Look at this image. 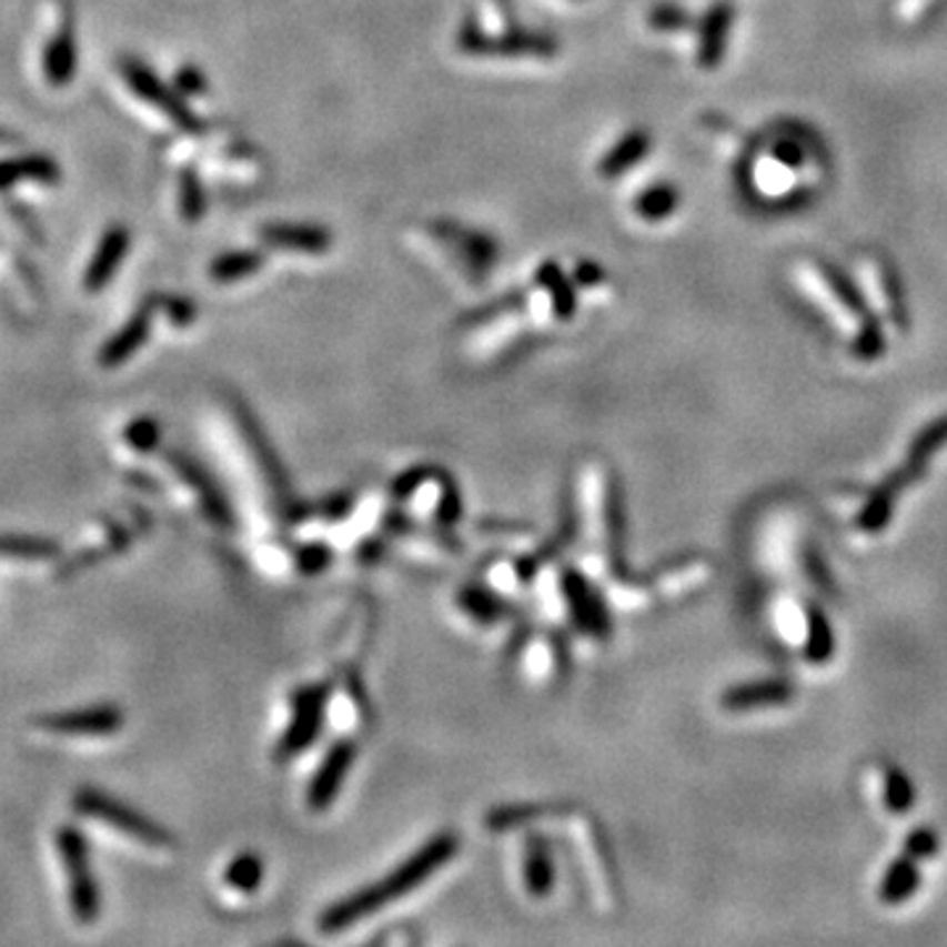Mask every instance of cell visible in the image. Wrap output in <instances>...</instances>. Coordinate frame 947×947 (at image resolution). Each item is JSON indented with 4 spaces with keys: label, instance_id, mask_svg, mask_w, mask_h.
I'll return each instance as SVG.
<instances>
[{
    "label": "cell",
    "instance_id": "1",
    "mask_svg": "<svg viewBox=\"0 0 947 947\" xmlns=\"http://www.w3.org/2000/svg\"><path fill=\"white\" fill-rule=\"evenodd\" d=\"M459 850V839L453 835H437L430 839V845L414 853L401 868H395L393 874H387L376 885L361 889L345 900H340L338 906H332L322 916V929L324 931H340L347 929L353 921L372 916L374 910L387 906V903L397 900V897L409 895L411 889H416L424 879H430L440 866H445L447 860L455 856Z\"/></svg>",
    "mask_w": 947,
    "mask_h": 947
},
{
    "label": "cell",
    "instance_id": "2",
    "mask_svg": "<svg viewBox=\"0 0 947 947\" xmlns=\"http://www.w3.org/2000/svg\"><path fill=\"white\" fill-rule=\"evenodd\" d=\"M459 51L466 56H487V59H553L558 53V40L547 32L522 30L511 24L503 34H490L469 17L459 30Z\"/></svg>",
    "mask_w": 947,
    "mask_h": 947
},
{
    "label": "cell",
    "instance_id": "3",
    "mask_svg": "<svg viewBox=\"0 0 947 947\" xmlns=\"http://www.w3.org/2000/svg\"><path fill=\"white\" fill-rule=\"evenodd\" d=\"M56 847L69 874V903L71 914L80 924H90L101 910V893H98L95 874L90 868L88 839L77 827L56 829Z\"/></svg>",
    "mask_w": 947,
    "mask_h": 947
},
{
    "label": "cell",
    "instance_id": "4",
    "mask_svg": "<svg viewBox=\"0 0 947 947\" xmlns=\"http://www.w3.org/2000/svg\"><path fill=\"white\" fill-rule=\"evenodd\" d=\"M119 71H121V77H124L127 88H130L134 95L140 98V101L151 103L159 111L167 113V117L172 119L182 132H188V134H203L205 132L203 119L198 117V113L192 111L188 103H184L182 92L177 88H169V84L163 82L151 67H145V63H142L140 59H132V56H127V59L119 61Z\"/></svg>",
    "mask_w": 947,
    "mask_h": 947
},
{
    "label": "cell",
    "instance_id": "5",
    "mask_svg": "<svg viewBox=\"0 0 947 947\" xmlns=\"http://www.w3.org/2000/svg\"><path fill=\"white\" fill-rule=\"evenodd\" d=\"M74 810L82 816L98 818L101 824H109V827L124 832V835L134 837L138 843L148 847L174 845V839L167 829H161L159 824H153L148 816H142L140 810L124 806V803H119L117 797L98 793V789H90V787L80 789V793L74 795Z\"/></svg>",
    "mask_w": 947,
    "mask_h": 947
},
{
    "label": "cell",
    "instance_id": "6",
    "mask_svg": "<svg viewBox=\"0 0 947 947\" xmlns=\"http://www.w3.org/2000/svg\"><path fill=\"white\" fill-rule=\"evenodd\" d=\"M430 230L434 238L443 242L447 251L459 259V263L466 269L474 282L487 280L490 269L495 266L497 255H501V245H497L493 234L472 230V226H464L459 222H447V219L434 222Z\"/></svg>",
    "mask_w": 947,
    "mask_h": 947
},
{
    "label": "cell",
    "instance_id": "7",
    "mask_svg": "<svg viewBox=\"0 0 947 947\" xmlns=\"http://www.w3.org/2000/svg\"><path fill=\"white\" fill-rule=\"evenodd\" d=\"M38 726L48 735L61 737H103L113 735L124 726V714L119 706L101 703V706L63 711V714H51L38 718Z\"/></svg>",
    "mask_w": 947,
    "mask_h": 947
},
{
    "label": "cell",
    "instance_id": "8",
    "mask_svg": "<svg viewBox=\"0 0 947 947\" xmlns=\"http://www.w3.org/2000/svg\"><path fill=\"white\" fill-rule=\"evenodd\" d=\"M326 695H330V687L326 685H311V687L298 689V695L293 697L295 718L293 724H290V729L284 732V739L280 747L282 756L301 753L313 743V739H316L319 729H322Z\"/></svg>",
    "mask_w": 947,
    "mask_h": 947
},
{
    "label": "cell",
    "instance_id": "9",
    "mask_svg": "<svg viewBox=\"0 0 947 947\" xmlns=\"http://www.w3.org/2000/svg\"><path fill=\"white\" fill-rule=\"evenodd\" d=\"M155 311L159 309H155L153 295L145 298V301L138 305V311L127 319V324L113 332L109 343H103L101 351H98V363H101L103 369H117L121 363L130 361L132 355L148 343V338H151Z\"/></svg>",
    "mask_w": 947,
    "mask_h": 947
},
{
    "label": "cell",
    "instance_id": "10",
    "mask_svg": "<svg viewBox=\"0 0 947 947\" xmlns=\"http://www.w3.org/2000/svg\"><path fill=\"white\" fill-rule=\"evenodd\" d=\"M130 245L132 234L124 224H111L109 230L103 232L88 269H84V290H88V293H101L103 288H109L113 274H117V269L121 266V261L130 253Z\"/></svg>",
    "mask_w": 947,
    "mask_h": 947
},
{
    "label": "cell",
    "instance_id": "11",
    "mask_svg": "<svg viewBox=\"0 0 947 947\" xmlns=\"http://www.w3.org/2000/svg\"><path fill=\"white\" fill-rule=\"evenodd\" d=\"M263 245L280 248V251H298L322 255L332 248V232L324 224H305V222H272L263 224L259 230Z\"/></svg>",
    "mask_w": 947,
    "mask_h": 947
},
{
    "label": "cell",
    "instance_id": "12",
    "mask_svg": "<svg viewBox=\"0 0 947 947\" xmlns=\"http://www.w3.org/2000/svg\"><path fill=\"white\" fill-rule=\"evenodd\" d=\"M353 756L355 753L351 743L334 745L332 750L326 753L324 764L319 766V772L309 787V806L313 810H324L334 800V795L343 787L347 768L353 764Z\"/></svg>",
    "mask_w": 947,
    "mask_h": 947
},
{
    "label": "cell",
    "instance_id": "13",
    "mask_svg": "<svg viewBox=\"0 0 947 947\" xmlns=\"http://www.w3.org/2000/svg\"><path fill=\"white\" fill-rule=\"evenodd\" d=\"M42 71H46V80L53 88H67L77 74V38L71 19H61V27L56 34L48 40L46 53H42Z\"/></svg>",
    "mask_w": 947,
    "mask_h": 947
},
{
    "label": "cell",
    "instance_id": "14",
    "mask_svg": "<svg viewBox=\"0 0 947 947\" xmlns=\"http://www.w3.org/2000/svg\"><path fill=\"white\" fill-rule=\"evenodd\" d=\"M19 182H42V184H59L61 167L56 159L46 153H24L11 155V159L0 161V192L11 190Z\"/></svg>",
    "mask_w": 947,
    "mask_h": 947
},
{
    "label": "cell",
    "instance_id": "15",
    "mask_svg": "<svg viewBox=\"0 0 947 947\" xmlns=\"http://www.w3.org/2000/svg\"><path fill=\"white\" fill-rule=\"evenodd\" d=\"M735 9L729 3H718L701 21V46H697V63L703 69H716L724 59L726 38H729Z\"/></svg>",
    "mask_w": 947,
    "mask_h": 947
},
{
    "label": "cell",
    "instance_id": "16",
    "mask_svg": "<svg viewBox=\"0 0 947 947\" xmlns=\"http://www.w3.org/2000/svg\"><path fill=\"white\" fill-rule=\"evenodd\" d=\"M647 153H651V134L645 130H632L603 155L601 163H597V172H601L603 180H616V177L629 172L632 167H637Z\"/></svg>",
    "mask_w": 947,
    "mask_h": 947
},
{
    "label": "cell",
    "instance_id": "17",
    "mask_svg": "<svg viewBox=\"0 0 947 947\" xmlns=\"http://www.w3.org/2000/svg\"><path fill=\"white\" fill-rule=\"evenodd\" d=\"M564 593H566V601L572 603L576 622L585 626V629L593 632V635H601L605 629V614H603L601 601H597V595L593 593V587H590L576 572H568L564 576Z\"/></svg>",
    "mask_w": 947,
    "mask_h": 947
},
{
    "label": "cell",
    "instance_id": "18",
    "mask_svg": "<svg viewBox=\"0 0 947 947\" xmlns=\"http://www.w3.org/2000/svg\"><path fill=\"white\" fill-rule=\"evenodd\" d=\"M534 280H537L540 288L545 290L547 295H551L553 311L558 319H572L576 311V288L574 280H568V274L564 269L558 266L555 261H543L540 263L537 274H534Z\"/></svg>",
    "mask_w": 947,
    "mask_h": 947
},
{
    "label": "cell",
    "instance_id": "19",
    "mask_svg": "<svg viewBox=\"0 0 947 947\" xmlns=\"http://www.w3.org/2000/svg\"><path fill=\"white\" fill-rule=\"evenodd\" d=\"M266 263V253L261 251H226L211 261L209 276L219 284H232L248 280Z\"/></svg>",
    "mask_w": 947,
    "mask_h": 947
},
{
    "label": "cell",
    "instance_id": "20",
    "mask_svg": "<svg viewBox=\"0 0 947 947\" xmlns=\"http://www.w3.org/2000/svg\"><path fill=\"white\" fill-rule=\"evenodd\" d=\"M63 553L56 540L32 537V534H0V555L24 561H53Z\"/></svg>",
    "mask_w": 947,
    "mask_h": 947
},
{
    "label": "cell",
    "instance_id": "21",
    "mask_svg": "<svg viewBox=\"0 0 947 947\" xmlns=\"http://www.w3.org/2000/svg\"><path fill=\"white\" fill-rule=\"evenodd\" d=\"M676 209H679V190L668 182L651 184L635 201L637 216H643L645 222H664Z\"/></svg>",
    "mask_w": 947,
    "mask_h": 947
},
{
    "label": "cell",
    "instance_id": "22",
    "mask_svg": "<svg viewBox=\"0 0 947 947\" xmlns=\"http://www.w3.org/2000/svg\"><path fill=\"white\" fill-rule=\"evenodd\" d=\"M526 887L534 897H545L553 889V864L551 853H547L545 843L540 837H532L530 853H526Z\"/></svg>",
    "mask_w": 947,
    "mask_h": 947
},
{
    "label": "cell",
    "instance_id": "23",
    "mask_svg": "<svg viewBox=\"0 0 947 947\" xmlns=\"http://www.w3.org/2000/svg\"><path fill=\"white\" fill-rule=\"evenodd\" d=\"M172 461H174L177 472H180L184 476V480H188L192 484V487H195L198 493H201V501L205 503V511H209V514L213 518H219V522H226V508H224L222 495H219L216 490L211 487L209 480H205V474L201 472V469H198L195 464H192V461H188L180 453H172Z\"/></svg>",
    "mask_w": 947,
    "mask_h": 947
},
{
    "label": "cell",
    "instance_id": "24",
    "mask_svg": "<svg viewBox=\"0 0 947 947\" xmlns=\"http://www.w3.org/2000/svg\"><path fill=\"white\" fill-rule=\"evenodd\" d=\"M822 274H824V280H827V284L832 288V293L837 295V301L843 303L847 311L856 313V316L864 319V322H868V319H872V311H868L864 295L858 293V288H856V284H853L850 276L843 274L835 266H829V263H822Z\"/></svg>",
    "mask_w": 947,
    "mask_h": 947
},
{
    "label": "cell",
    "instance_id": "25",
    "mask_svg": "<svg viewBox=\"0 0 947 947\" xmlns=\"http://www.w3.org/2000/svg\"><path fill=\"white\" fill-rule=\"evenodd\" d=\"M205 205L209 203H205V190H203L201 177H198L195 169L188 167L180 174V211L184 222L190 224L201 222L205 216Z\"/></svg>",
    "mask_w": 947,
    "mask_h": 947
},
{
    "label": "cell",
    "instance_id": "26",
    "mask_svg": "<svg viewBox=\"0 0 947 947\" xmlns=\"http://www.w3.org/2000/svg\"><path fill=\"white\" fill-rule=\"evenodd\" d=\"M263 879V864L255 853H242L230 864L224 874L226 887L238 889V893H255Z\"/></svg>",
    "mask_w": 947,
    "mask_h": 947
},
{
    "label": "cell",
    "instance_id": "27",
    "mask_svg": "<svg viewBox=\"0 0 947 947\" xmlns=\"http://www.w3.org/2000/svg\"><path fill=\"white\" fill-rule=\"evenodd\" d=\"M124 443L138 453H151L161 443V426L153 416H138L124 426Z\"/></svg>",
    "mask_w": 947,
    "mask_h": 947
},
{
    "label": "cell",
    "instance_id": "28",
    "mask_svg": "<svg viewBox=\"0 0 947 947\" xmlns=\"http://www.w3.org/2000/svg\"><path fill=\"white\" fill-rule=\"evenodd\" d=\"M153 301H155V309H159L163 316L169 319V322L172 324H177V326H190L192 322H195V313H198V309H195V303L190 301V298H184V295H153Z\"/></svg>",
    "mask_w": 947,
    "mask_h": 947
},
{
    "label": "cell",
    "instance_id": "29",
    "mask_svg": "<svg viewBox=\"0 0 947 947\" xmlns=\"http://www.w3.org/2000/svg\"><path fill=\"white\" fill-rule=\"evenodd\" d=\"M647 24L658 32H679L689 27V13L674 3H661L647 13Z\"/></svg>",
    "mask_w": 947,
    "mask_h": 947
},
{
    "label": "cell",
    "instance_id": "30",
    "mask_svg": "<svg viewBox=\"0 0 947 947\" xmlns=\"http://www.w3.org/2000/svg\"><path fill=\"white\" fill-rule=\"evenodd\" d=\"M461 605H464L469 614L480 618L484 624L495 622V618L503 614L501 603H497L490 593H484V590H466V593L461 595Z\"/></svg>",
    "mask_w": 947,
    "mask_h": 947
},
{
    "label": "cell",
    "instance_id": "31",
    "mask_svg": "<svg viewBox=\"0 0 947 947\" xmlns=\"http://www.w3.org/2000/svg\"><path fill=\"white\" fill-rule=\"evenodd\" d=\"M174 88L182 92V95L198 98L203 95L205 90H209V82H205V74L198 67H192V63H184V67L177 71L174 77Z\"/></svg>",
    "mask_w": 947,
    "mask_h": 947
},
{
    "label": "cell",
    "instance_id": "32",
    "mask_svg": "<svg viewBox=\"0 0 947 947\" xmlns=\"http://www.w3.org/2000/svg\"><path fill=\"white\" fill-rule=\"evenodd\" d=\"M522 305H524V295H522V293H511V295L501 298V301L493 303V305H484V309L474 311V313H472L474 319H469L466 324H480V322H487V319L501 316L503 311H505V313H508V311H516V309H522Z\"/></svg>",
    "mask_w": 947,
    "mask_h": 947
},
{
    "label": "cell",
    "instance_id": "33",
    "mask_svg": "<svg viewBox=\"0 0 947 947\" xmlns=\"http://www.w3.org/2000/svg\"><path fill=\"white\" fill-rule=\"evenodd\" d=\"M858 353L864 355V359H874V355L881 353V347H885V338H881L879 324L874 322V319H868L864 324V332H860L858 338Z\"/></svg>",
    "mask_w": 947,
    "mask_h": 947
},
{
    "label": "cell",
    "instance_id": "34",
    "mask_svg": "<svg viewBox=\"0 0 947 947\" xmlns=\"http://www.w3.org/2000/svg\"><path fill=\"white\" fill-rule=\"evenodd\" d=\"M572 276H574L576 284H585V288H595V284H601L605 280V272H603L601 263H595V261H580L574 266Z\"/></svg>",
    "mask_w": 947,
    "mask_h": 947
},
{
    "label": "cell",
    "instance_id": "35",
    "mask_svg": "<svg viewBox=\"0 0 947 947\" xmlns=\"http://www.w3.org/2000/svg\"><path fill=\"white\" fill-rule=\"evenodd\" d=\"M326 561H330V551H326L324 545H309L301 553V566L311 574L322 572V568L326 566Z\"/></svg>",
    "mask_w": 947,
    "mask_h": 947
},
{
    "label": "cell",
    "instance_id": "36",
    "mask_svg": "<svg viewBox=\"0 0 947 947\" xmlns=\"http://www.w3.org/2000/svg\"><path fill=\"white\" fill-rule=\"evenodd\" d=\"M774 155L782 163H787V167H797V163H803V159H806V153H803V145H797V142H793V140L776 142Z\"/></svg>",
    "mask_w": 947,
    "mask_h": 947
},
{
    "label": "cell",
    "instance_id": "37",
    "mask_svg": "<svg viewBox=\"0 0 947 947\" xmlns=\"http://www.w3.org/2000/svg\"><path fill=\"white\" fill-rule=\"evenodd\" d=\"M493 3L497 6V11H501L503 17L511 21V24H516V3L514 0H493Z\"/></svg>",
    "mask_w": 947,
    "mask_h": 947
},
{
    "label": "cell",
    "instance_id": "38",
    "mask_svg": "<svg viewBox=\"0 0 947 947\" xmlns=\"http://www.w3.org/2000/svg\"><path fill=\"white\" fill-rule=\"evenodd\" d=\"M19 142H21L19 134H13V132L3 130V127H0V145H19Z\"/></svg>",
    "mask_w": 947,
    "mask_h": 947
}]
</instances>
